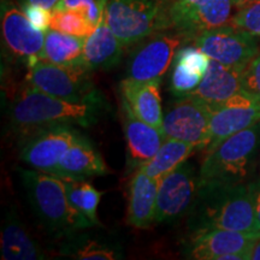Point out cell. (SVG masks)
Wrapping results in <instances>:
<instances>
[{"label":"cell","instance_id":"obj_24","mask_svg":"<svg viewBox=\"0 0 260 260\" xmlns=\"http://www.w3.org/2000/svg\"><path fill=\"white\" fill-rule=\"evenodd\" d=\"M84 39L48 29L45 34L44 59L64 67L83 64Z\"/></svg>","mask_w":260,"mask_h":260},{"label":"cell","instance_id":"obj_34","mask_svg":"<svg viewBox=\"0 0 260 260\" xmlns=\"http://www.w3.org/2000/svg\"><path fill=\"white\" fill-rule=\"evenodd\" d=\"M199 2L201 0H172L169 9L171 27H176Z\"/></svg>","mask_w":260,"mask_h":260},{"label":"cell","instance_id":"obj_4","mask_svg":"<svg viewBox=\"0 0 260 260\" xmlns=\"http://www.w3.org/2000/svg\"><path fill=\"white\" fill-rule=\"evenodd\" d=\"M28 200L44 226L56 236H68L93 226L68 199L64 182L56 175L39 170H21Z\"/></svg>","mask_w":260,"mask_h":260},{"label":"cell","instance_id":"obj_29","mask_svg":"<svg viewBox=\"0 0 260 260\" xmlns=\"http://www.w3.org/2000/svg\"><path fill=\"white\" fill-rule=\"evenodd\" d=\"M230 24L242 29L254 37H260V0L237 9Z\"/></svg>","mask_w":260,"mask_h":260},{"label":"cell","instance_id":"obj_39","mask_svg":"<svg viewBox=\"0 0 260 260\" xmlns=\"http://www.w3.org/2000/svg\"><path fill=\"white\" fill-rule=\"evenodd\" d=\"M260 159V158H259ZM259 178H260V160H259Z\"/></svg>","mask_w":260,"mask_h":260},{"label":"cell","instance_id":"obj_32","mask_svg":"<svg viewBox=\"0 0 260 260\" xmlns=\"http://www.w3.org/2000/svg\"><path fill=\"white\" fill-rule=\"evenodd\" d=\"M241 92L260 99V53L249 61L241 77Z\"/></svg>","mask_w":260,"mask_h":260},{"label":"cell","instance_id":"obj_6","mask_svg":"<svg viewBox=\"0 0 260 260\" xmlns=\"http://www.w3.org/2000/svg\"><path fill=\"white\" fill-rule=\"evenodd\" d=\"M92 70L84 65L64 67L40 59L28 67L27 83L52 96L74 103H103V94L94 86Z\"/></svg>","mask_w":260,"mask_h":260},{"label":"cell","instance_id":"obj_10","mask_svg":"<svg viewBox=\"0 0 260 260\" xmlns=\"http://www.w3.org/2000/svg\"><path fill=\"white\" fill-rule=\"evenodd\" d=\"M2 32L8 51L28 67L44 59L46 31L35 28L24 12L9 0H2Z\"/></svg>","mask_w":260,"mask_h":260},{"label":"cell","instance_id":"obj_3","mask_svg":"<svg viewBox=\"0 0 260 260\" xmlns=\"http://www.w3.org/2000/svg\"><path fill=\"white\" fill-rule=\"evenodd\" d=\"M260 152V122L209 151L199 170V186H236L251 180Z\"/></svg>","mask_w":260,"mask_h":260},{"label":"cell","instance_id":"obj_18","mask_svg":"<svg viewBox=\"0 0 260 260\" xmlns=\"http://www.w3.org/2000/svg\"><path fill=\"white\" fill-rule=\"evenodd\" d=\"M243 70L242 68L226 67L211 59L201 82L187 96L197 98L210 105L225 102L241 90Z\"/></svg>","mask_w":260,"mask_h":260},{"label":"cell","instance_id":"obj_37","mask_svg":"<svg viewBox=\"0 0 260 260\" xmlns=\"http://www.w3.org/2000/svg\"><path fill=\"white\" fill-rule=\"evenodd\" d=\"M251 259H253V260H260V239L256 240L254 248H253Z\"/></svg>","mask_w":260,"mask_h":260},{"label":"cell","instance_id":"obj_27","mask_svg":"<svg viewBox=\"0 0 260 260\" xmlns=\"http://www.w3.org/2000/svg\"><path fill=\"white\" fill-rule=\"evenodd\" d=\"M93 24L83 14L75 10H52L50 29L86 39L95 30Z\"/></svg>","mask_w":260,"mask_h":260},{"label":"cell","instance_id":"obj_38","mask_svg":"<svg viewBox=\"0 0 260 260\" xmlns=\"http://www.w3.org/2000/svg\"><path fill=\"white\" fill-rule=\"evenodd\" d=\"M253 2H258V0H233V4L236 9H240L247 4H251Z\"/></svg>","mask_w":260,"mask_h":260},{"label":"cell","instance_id":"obj_21","mask_svg":"<svg viewBox=\"0 0 260 260\" xmlns=\"http://www.w3.org/2000/svg\"><path fill=\"white\" fill-rule=\"evenodd\" d=\"M125 46L111 30L103 16L89 37L84 39L83 64L89 70H107L118 64Z\"/></svg>","mask_w":260,"mask_h":260},{"label":"cell","instance_id":"obj_25","mask_svg":"<svg viewBox=\"0 0 260 260\" xmlns=\"http://www.w3.org/2000/svg\"><path fill=\"white\" fill-rule=\"evenodd\" d=\"M63 246V254L80 260H116L122 258L119 247L96 237L81 235L73 237Z\"/></svg>","mask_w":260,"mask_h":260},{"label":"cell","instance_id":"obj_12","mask_svg":"<svg viewBox=\"0 0 260 260\" xmlns=\"http://www.w3.org/2000/svg\"><path fill=\"white\" fill-rule=\"evenodd\" d=\"M209 145L205 151L216 147L236 133L260 122V99H255L240 90L225 102L211 105Z\"/></svg>","mask_w":260,"mask_h":260},{"label":"cell","instance_id":"obj_23","mask_svg":"<svg viewBox=\"0 0 260 260\" xmlns=\"http://www.w3.org/2000/svg\"><path fill=\"white\" fill-rule=\"evenodd\" d=\"M195 151H198V148L187 142L165 139L154 157L139 168H141L149 177L159 182L162 177L186 162Z\"/></svg>","mask_w":260,"mask_h":260},{"label":"cell","instance_id":"obj_22","mask_svg":"<svg viewBox=\"0 0 260 260\" xmlns=\"http://www.w3.org/2000/svg\"><path fill=\"white\" fill-rule=\"evenodd\" d=\"M2 259L4 260H40L45 252L25 229L16 211H11L4 222L0 240Z\"/></svg>","mask_w":260,"mask_h":260},{"label":"cell","instance_id":"obj_2","mask_svg":"<svg viewBox=\"0 0 260 260\" xmlns=\"http://www.w3.org/2000/svg\"><path fill=\"white\" fill-rule=\"evenodd\" d=\"M103 103H74L52 96L27 83L17 93L10 109L11 122L22 132L68 124L89 128L99 121Z\"/></svg>","mask_w":260,"mask_h":260},{"label":"cell","instance_id":"obj_26","mask_svg":"<svg viewBox=\"0 0 260 260\" xmlns=\"http://www.w3.org/2000/svg\"><path fill=\"white\" fill-rule=\"evenodd\" d=\"M61 181L64 182L70 204L80 213H82L93 225H102L96 214L98 205L102 199V193L96 190L87 180L61 178Z\"/></svg>","mask_w":260,"mask_h":260},{"label":"cell","instance_id":"obj_8","mask_svg":"<svg viewBox=\"0 0 260 260\" xmlns=\"http://www.w3.org/2000/svg\"><path fill=\"white\" fill-rule=\"evenodd\" d=\"M212 107L193 96H183L164 116L161 132L165 139L187 142L198 149L209 145Z\"/></svg>","mask_w":260,"mask_h":260},{"label":"cell","instance_id":"obj_36","mask_svg":"<svg viewBox=\"0 0 260 260\" xmlns=\"http://www.w3.org/2000/svg\"><path fill=\"white\" fill-rule=\"evenodd\" d=\"M24 3H27V4H35V5H40L42 8L50 10L52 11L54 8H56V5L59 3V0H24Z\"/></svg>","mask_w":260,"mask_h":260},{"label":"cell","instance_id":"obj_9","mask_svg":"<svg viewBox=\"0 0 260 260\" xmlns=\"http://www.w3.org/2000/svg\"><path fill=\"white\" fill-rule=\"evenodd\" d=\"M199 194V174L193 165L181 167L158 182L155 222L168 223L180 218L194 206Z\"/></svg>","mask_w":260,"mask_h":260},{"label":"cell","instance_id":"obj_35","mask_svg":"<svg viewBox=\"0 0 260 260\" xmlns=\"http://www.w3.org/2000/svg\"><path fill=\"white\" fill-rule=\"evenodd\" d=\"M249 190H251V197L254 205V210L260 223V178H255L249 182Z\"/></svg>","mask_w":260,"mask_h":260},{"label":"cell","instance_id":"obj_1","mask_svg":"<svg viewBox=\"0 0 260 260\" xmlns=\"http://www.w3.org/2000/svg\"><path fill=\"white\" fill-rule=\"evenodd\" d=\"M193 230L225 229L260 239V223L249 183L236 186H199L194 204Z\"/></svg>","mask_w":260,"mask_h":260},{"label":"cell","instance_id":"obj_5","mask_svg":"<svg viewBox=\"0 0 260 260\" xmlns=\"http://www.w3.org/2000/svg\"><path fill=\"white\" fill-rule=\"evenodd\" d=\"M172 0H103L104 17L119 41L130 45L171 27Z\"/></svg>","mask_w":260,"mask_h":260},{"label":"cell","instance_id":"obj_11","mask_svg":"<svg viewBox=\"0 0 260 260\" xmlns=\"http://www.w3.org/2000/svg\"><path fill=\"white\" fill-rule=\"evenodd\" d=\"M81 136L80 132L68 124L40 129L22 148V161L35 170L53 175L60 158Z\"/></svg>","mask_w":260,"mask_h":260},{"label":"cell","instance_id":"obj_20","mask_svg":"<svg viewBox=\"0 0 260 260\" xmlns=\"http://www.w3.org/2000/svg\"><path fill=\"white\" fill-rule=\"evenodd\" d=\"M233 0H201L175 29L183 40H191L203 32L223 27L232 21Z\"/></svg>","mask_w":260,"mask_h":260},{"label":"cell","instance_id":"obj_7","mask_svg":"<svg viewBox=\"0 0 260 260\" xmlns=\"http://www.w3.org/2000/svg\"><path fill=\"white\" fill-rule=\"evenodd\" d=\"M193 44L212 60L242 69L259 53L254 35L233 24L205 31L193 39Z\"/></svg>","mask_w":260,"mask_h":260},{"label":"cell","instance_id":"obj_13","mask_svg":"<svg viewBox=\"0 0 260 260\" xmlns=\"http://www.w3.org/2000/svg\"><path fill=\"white\" fill-rule=\"evenodd\" d=\"M256 240L225 229L194 232L187 256L197 260H249Z\"/></svg>","mask_w":260,"mask_h":260},{"label":"cell","instance_id":"obj_33","mask_svg":"<svg viewBox=\"0 0 260 260\" xmlns=\"http://www.w3.org/2000/svg\"><path fill=\"white\" fill-rule=\"evenodd\" d=\"M22 11L27 16V18L31 22V24L39 30L47 31L50 29L52 11L35 4H22Z\"/></svg>","mask_w":260,"mask_h":260},{"label":"cell","instance_id":"obj_30","mask_svg":"<svg viewBox=\"0 0 260 260\" xmlns=\"http://www.w3.org/2000/svg\"><path fill=\"white\" fill-rule=\"evenodd\" d=\"M174 63L182 64L194 73L204 76L210 67L211 58L206 53H204L200 48L193 45V46H187L178 50L174 58Z\"/></svg>","mask_w":260,"mask_h":260},{"label":"cell","instance_id":"obj_31","mask_svg":"<svg viewBox=\"0 0 260 260\" xmlns=\"http://www.w3.org/2000/svg\"><path fill=\"white\" fill-rule=\"evenodd\" d=\"M53 10H75L98 25L104 16L103 0H59Z\"/></svg>","mask_w":260,"mask_h":260},{"label":"cell","instance_id":"obj_15","mask_svg":"<svg viewBox=\"0 0 260 260\" xmlns=\"http://www.w3.org/2000/svg\"><path fill=\"white\" fill-rule=\"evenodd\" d=\"M123 116L128 162L130 168H139L154 157L165 136L160 129L139 119L124 103Z\"/></svg>","mask_w":260,"mask_h":260},{"label":"cell","instance_id":"obj_28","mask_svg":"<svg viewBox=\"0 0 260 260\" xmlns=\"http://www.w3.org/2000/svg\"><path fill=\"white\" fill-rule=\"evenodd\" d=\"M174 64V71L171 76V90L178 98L187 96L197 88L203 80V75L194 73L182 64Z\"/></svg>","mask_w":260,"mask_h":260},{"label":"cell","instance_id":"obj_14","mask_svg":"<svg viewBox=\"0 0 260 260\" xmlns=\"http://www.w3.org/2000/svg\"><path fill=\"white\" fill-rule=\"evenodd\" d=\"M182 41L180 34H157L145 41L130 56L126 77L141 82L160 80L174 63Z\"/></svg>","mask_w":260,"mask_h":260},{"label":"cell","instance_id":"obj_17","mask_svg":"<svg viewBox=\"0 0 260 260\" xmlns=\"http://www.w3.org/2000/svg\"><path fill=\"white\" fill-rule=\"evenodd\" d=\"M110 174L109 168L92 142L82 135L63 154L53 175L60 178L88 180Z\"/></svg>","mask_w":260,"mask_h":260},{"label":"cell","instance_id":"obj_19","mask_svg":"<svg viewBox=\"0 0 260 260\" xmlns=\"http://www.w3.org/2000/svg\"><path fill=\"white\" fill-rule=\"evenodd\" d=\"M128 193V224L138 229H147L155 222L158 182L138 168L130 178Z\"/></svg>","mask_w":260,"mask_h":260},{"label":"cell","instance_id":"obj_16","mask_svg":"<svg viewBox=\"0 0 260 260\" xmlns=\"http://www.w3.org/2000/svg\"><path fill=\"white\" fill-rule=\"evenodd\" d=\"M123 103L139 119L161 130L162 110L160 80L135 81L126 77L121 82Z\"/></svg>","mask_w":260,"mask_h":260}]
</instances>
